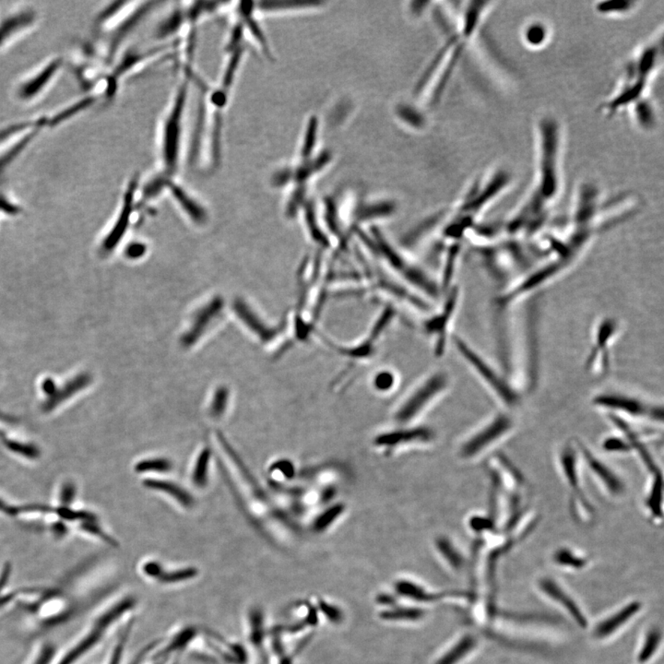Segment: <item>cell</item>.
<instances>
[{
    "mask_svg": "<svg viewBox=\"0 0 664 664\" xmlns=\"http://www.w3.org/2000/svg\"><path fill=\"white\" fill-rule=\"evenodd\" d=\"M552 116L541 118L537 125V166L535 187L520 216H535L555 199L561 187L562 134ZM538 214V215H539Z\"/></svg>",
    "mask_w": 664,
    "mask_h": 664,
    "instance_id": "1",
    "label": "cell"
},
{
    "mask_svg": "<svg viewBox=\"0 0 664 664\" xmlns=\"http://www.w3.org/2000/svg\"><path fill=\"white\" fill-rule=\"evenodd\" d=\"M190 80L184 75L176 87L157 128L156 146L161 173L173 178L182 158L185 110Z\"/></svg>",
    "mask_w": 664,
    "mask_h": 664,
    "instance_id": "2",
    "label": "cell"
},
{
    "mask_svg": "<svg viewBox=\"0 0 664 664\" xmlns=\"http://www.w3.org/2000/svg\"><path fill=\"white\" fill-rule=\"evenodd\" d=\"M660 44L653 42L643 47L628 64L621 85L614 95L603 104L608 115H615L627 107H633L644 100L652 76L656 73L660 55Z\"/></svg>",
    "mask_w": 664,
    "mask_h": 664,
    "instance_id": "3",
    "label": "cell"
},
{
    "mask_svg": "<svg viewBox=\"0 0 664 664\" xmlns=\"http://www.w3.org/2000/svg\"><path fill=\"white\" fill-rule=\"evenodd\" d=\"M357 232L371 252L379 257L391 270L429 296H438V288L436 283L423 271L400 255L399 251L395 250L378 229H371L369 234L360 230Z\"/></svg>",
    "mask_w": 664,
    "mask_h": 664,
    "instance_id": "4",
    "label": "cell"
},
{
    "mask_svg": "<svg viewBox=\"0 0 664 664\" xmlns=\"http://www.w3.org/2000/svg\"><path fill=\"white\" fill-rule=\"evenodd\" d=\"M558 459L561 477L571 493V514L580 524H591L595 517V511L583 490V465L577 442L564 445Z\"/></svg>",
    "mask_w": 664,
    "mask_h": 664,
    "instance_id": "5",
    "label": "cell"
},
{
    "mask_svg": "<svg viewBox=\"0 0 664 664\" xmlns=\"http://www.w3.org/2000/svg\"><path fill=\"white\" fill-rule=\"evenodd\" d=\"M515 429L513 418L507 412H498L462 445L460 455L463 460H474L498 447Z\"/></svg>",
    "mask_w": 664,
    "mask_h": 664,
    "instance_id": "6",
    "label": "cell"
},
{
    "mask_svg": "<svg viewBox=\"0 0 664 664\" xmlns=\"http://www.w3.org/2000/svg\"><path fill=\"white\" fill-rule=\"evenodd\" d=\"M455 343L460 354L467 360L469 366L474 369L481 381L486 383L496 400L505 408L511 409L515 407L519 400V393L515 388L499 376L474 350L469 348L467 343L457 338H455Z\"/></svg>",
    "mask_w": 664,
    "mask_h": 664,
    "instance_id": "7",
    "label": "cell"
},
{
    "mask_svg": "<svg viewBox=\"0 0 664 664\" xmlns=\"http://www.w3.org/2000/svg\"><path fill=\"white\" fill-rule=\"evenodd\" d=\"M63 61L53 58L38 66L15 87V97L23 104L32 103L43 97L61 73Z\"/></svg>",
    "mask_w": 664,
    "mask_h": 664,
    "instance_id": "8",
    "label": "cell"
},
{
    "mask_svg": "<svg viewBox=\"0 0 664 664\" xmlns=\"http://www.w3.org/2000/svg\"><path fill=\"white\" fill-rule=\"evenodd\" d=\"M594 405L603 411H607L611 417L620 419L648 418L663 423V409L646 405L636 398L623 394L604 393L597 395Z\"/></svg>",
    "mask_w": 664,
    "mask_h": 664,
    "instance_id": "9",
    "label": "cell"
},
{
    "mask_svg": "<svg viewBox=\"0 0 664 664\" xmlns=\"http://www.w3.org/2000/svg\"><path fill=\"white\" fill-rule=\"evenodd\" d=\"M583 468L587 469L591 477L609 498H621L627 492L626 484L610 466L595 455L582 442H577Z\"/></svg>",
    "mask_w": 664,
    "mask_h": 664,
    "instance_id": "10",
    "label": "cell"
},
{
    "mask_svg": "<svg viewBox=\"0 0 664 664\" xmlns=\"http://www.w3.org/2000/svg\"><path fill=\"white\" fill-rule=\"evenodd\" d=\"M38 22L37 11L31 6L20 4L0 14V50L29 34Z\"/></svg>",
    "mask_w": 664,
    "mask_h": 664,
    "instance_id": "11",
    "label": "cell"
},
{
    "mask_svg": "<svg viewBox=\"0 0 664 664\" xmlns=\"http://www.w3.org/2000/svg\"><path fill=\"white\" fill-rule=\"evenodd\" d=\"M448 383V376L445 373L434 374L402 403L395 414V420L399 424H406L417 417L436 396L445 390Z\"/></svg>",
    "mask_w": 664,
    "mask_h": 664,
    "instance_id": "12",
    "label": "cell"
},
{
    "mask_svg": "<svg viewBox=\"0 0 664 664\" xmlns=\"http://www.w3.org/2000/svg\"><path fill=\"white\" fill-rule=\"evenodd\" d=\"M434 436L433 431L429 427L394 430L376 436L374 445L378 448H393L415 442H429Z\"/></svg>",
    "mask_w": 664,
    "mask_h": 664,
    "instance_id": "13",
    "label": "cell"
},
{
    "mask_svg": "<svg viewBox=\"0 0 664 664\" xmlns=\"http://www.w3.org/2000/svg\"><path fill=\"white\" fill-rule=\"evenodd\" d=\"M457 294L455 292L448 297L445 302L444 310L433 316L432 319H427L424 324V331L430 336L436 338V355H441L444 351L445 334H447L448 324L450 323L451 316L455 309Z\"/></svg>",
    "mask_w": 664,
    "mask_h": 664,
    "instance_id": "14",
    "label": "cell"
},
{
    "mask_svg": "<svg viewBox=\"0 0 664 664\" xmlns=\"http://www.w3.org/2000/svg\"><path fill=\"white\" fill-rule=\"evenodd\" d=\"M663 472L659 469L651 474L650 483L644 498V507L648 515L657 524L663 522Z\"/></svg>",
    "mask_w": 664,
    "mask_h": 664,
    "instance_id": "15",
    "label": "cell"
},
{
    "mask_svg": "<svg viewBox=\"0 0 664 664\" xmlns=\"http://www.w3.org/2000/svg\"><path fill=\"white\" fill-rule=\"evenodd\" d=\"M61 650L51 639L38 642L25 664H56Z\"/></svg>",
    "mask_w": 664,
    "mask_h": 664,
    "instance_id": "16",
    "label": "cell"
},
{
    "mask_svg": "<svg viewBox=\"0 0 664 664\" xmlns=\"http://www.w3.org/2000/svg\"><path fill=\"white\" fill-rule=\"evenodd\" d=\"M637 610H638V605L632 604V605L622 610L618 614L611 616V617L601 624L599 628H597V636L606 637L615 632L619 627L623 626L625 623H627L628 619L632 617L634 614H636Z\"/></svg>",
    "mask_w": 664,
    "mask_h": 664,
    "instance_id": "17",
    "label": "cell"
},
{
    "mask_svg": "<svg viewBox=\"0 0 664 664\" xmlns=\"http://www.w3.org/2000/svg\"><path fill=\"white\" fill-rule=\"evenodd\" d=\"M543 583V590L549 594V596L553 597V599H555L556 602L564 604L563 606L565 608L571 612V615H572L574 617L578 619L579 623L584 624L585 620L582 613L577 608L572 601L568 599L570 597L567 598V595L555 584V582L544 580Z\"/></svg>",
    "mask_w": 664,
    "mask_h": 664,
    "instance_id": "18",
    "label": "cell"
},
{
    "mask_svg": "<svg viewBox=\"0 0 664 664\" xmlns=\"http://www.w3.org/2000/svg\"><path fill=\"white\" fill-rule=\"evenodd\" d=\"M345 510V507L343 504L331 505L316 517L313 523L314 529L316 531H322L328 529L343 515Z\"/></svg>",
    "mask_w": 664,
    "mask_h": 664,
    "instance_id": "19",
    "label": "cell"
},
{
    "mask_svg": "<svg viewBox=\"0 0 664 664\" xmlns=\"http://www.w3.org/2000/svg\"><path fill=\"white\" fill-rule=\"evenodd\" d=\"M146 484L149 488L170 493V496L178 499L179 503L185 505V507H190L193 503V498H191V496H188L187 492L178 488V486H173L172 484L164 483V481H149Z\"/></svg>",
    "mask_w": 664,
    "mask_h": 664,
    "instance_id": "20",
    "label": "cell"
},
{
    "mask_svg": "<svg viewBox=\"0 0 664 664\" xmlns=\"http://www.w3.org/2000/svg\"><path fill=\"white\" fill-rule=\"evenodd\" d=\"M22 588L11 589V586L0 584V614L18 606L22 596Z\"/></svg>",
    "mask_w": 664,
    "mask_h": 664,
    "instance_id": "21",
    "label": "cell"
},
{
    "mask_svg": "<svg viewBox=\"0 0 664 664\" xmlns=\"http://www.w3.org/2000/svg\"><path fill=\"white\" fill-rule=\"evenodd\" d=\"M603 450L611 453H632L630 443L624 436H610L604 439Z\"/></svg>",
    "mask_w": 664,
    "mask_h": 664,
    "instance_id": "22",
    "label": "cell"
},
{
    "mask_svg": "<svg viewBox=\"0 0 664 664\" xmlns=\"http://www.w3.org/2000/svg\"><path fill=\"white\" fill-rule=\"evenodd\" d=\"M634 6L635 2L631 1L602 2L597 5V11L602 14H623L632 10Z\"/></svg>",
    "mask_w": 664,
    "mask_h": 664,
    "instance_id": "23",
    "label": "cell"
},
{
    "mask_svg": "<svg viewBox=\"0 0 664 664\" xmlns=\"http://www.w3.org/2000/svg\"><path fill=\"white\" fill-rule=\"evenodd\" d=\"M547 34L546 27L541 23H534L526 29L525 40L532 47H539L546 41Z\"/></svg>",
    "mask_w": 664,
    "mask_h": 664,
    "instance_id": "24",
    "label": "cell"
},
{
    "mask_svg": "<svg viewBox=\"0 0 664 664\" xmlns=\"http://www.w3.org/2000/svg\"><path fill=\"white\" fill-rule=\"evenodd\" d=\"M555 558L559 564L568 565V566H578L584 565V558H579L575 553L568 549H560L556 552Z\"/></svg>",
    "mask_w": 664,
    "mask_h": 664,
    "instance_id": "25",
    "label": "cell"
},
{
    "mask_svg": "<svg viewBox=\"0 0 664 664\" xmlns=\"http://www.w3.org/2000/svg\"><path fill=\"white\" fill-rule=\"evenodd\" d=\"M395 383V376L388 371H382L376 375L374 379V387L379 391H388L393 388Z\"/></svg>",
    "mask_w": 664,
    "mask_h": 664,
    "instance_id": "26",
    "label": "cell"
},
{
    "mask_svg": "<svg viewBox=\"0 0 664 664\" xmlns=\"http://www.w3.org/2000/svg\"><path fill=\"white\" fill-rule=\"evenodd\" d=\"M209 457V451L205 450L197 462L195 474H194V481L197 486H204L206 484V475H207L206 469H208Z\"/></svg>",
    "mask_w": 664,
    "mask_h": 664,
    "instance_id": "27",
    "label": "cell"
},
{
    "mask_svg": "<svg viewBox=\"0 0 664 664\" xmlns=\"http://www.w3.org/2000/svg\"><path fill=\"white\" fill-rule=\"evenodd\" d=\"M170 463L166 460H146L137 465L139 471H168Z\"/></svg>",
    "mask_w": 664,
    "mask_h": 664,
    "instance_id": "28",
    "label": "cell"
},
{
    "mask_svg": "<svg viewBox=\"0 0 664 664\" xmlns=\"http://www.w3.org/2000/svg\"><path fill=\"white\" fill-rule=\"evenodd\" d=\"M226 405V391L221 390L218 393L216 400L211 406V412L214 417H220L221 412H223Z\"/></svg>",
    "mask_w": 664,
    "mask_h": 664,
    "instance_id": "29",
    "label": "cell"
}]
</instances>
